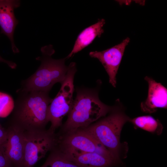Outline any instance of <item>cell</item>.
<instances>
[{"label": "cell", "instance_id": "6", "mask_svg": "<svg viewBox=\"0 0 167 167\" xmlns=\"http://www.w3.org/2000/svg\"><path fill=\"white\" fill-rule=\"evenodd\" d=\"M24 154L22 167H32L55 146V134L46 129L24 131Z\"/></svg>", "mask_w": 167, "mask_h": 167}, {"label": "cell", "instance_id": "11", "mask_svg": "<svg viewBox=\"0 0 167 167\" xmlns=\"http://www.w3.org/2000/svg\"><path fill=\"white\" fill-rule=\"evenodd\" d=\"M148 84V96L140 105L143 112L152 113L158 108L167 109V89L161 83L147 76L144 78Z\"/></svg>", "mask_w": 167, "mask_h": 167}, {"label": "cell", "instance_id": "2", "mask_svg": "<svg viewBox=\"0 0 167 167\" xmlns=\"http://www.w3.org/2000/svg\"><path fill=\"white\" fill-rule=\"evenodd\" d=\"M24 93L16 105L11 125L24 131L45 129L49 122L48 111L52 99L49 92L40 91Z\"/></svg>", "mask_w": 167, "mask_h": 167}, {"label": "cell", "instance_id": "7", "mask_svg": "<svg viewBox=\"0 0 167 167\" xmlns=\"http://www.w3.org/2000/svg\"><path fill=\"white\" fill-rule=\"evenodd\" d=\"M55 146L60 150H72L96 152L118 162L119 158L110 153L90 134L82 129L61 135H56Z\"/></svg>", "mask_w": 167, "mask_h": 167}, {"label": "cell", "instance_id": "10", "mask_svg": "<svg viewBox=\"0 0 167 167\" xmlns=\"http://www.w3.org/2000/svg\"><path fill=\"white\" fill-rule=\"evenodd\" d=\"M18 0H0V27L1 32L9 39L13 52L18 53L19 50L15 44L14 33L19 21L15 15V10L20 6Z\"/></svg>", "mask_w": 167, "mask_h": 167}, {"label": "cell", "instance_id": "13", "mask_svg": "<svg viewBox=\"0 0 167 167\" xmlns=\"http://www.w3.org/2000/svg\"><path fill=\"white\" fill-rule=\"evenodd\" d=\"M105 20L99 19L96 23L83 30L78 35L73 49L66 58L68 59L91 44L96 37H100L104 32L103 27Z\"/></svg>", "mask_w": 167, "mask_h": 167}, {"label": "cell", "instance_id": "8", "mask_svg": "<svg viewBox=\"0 0 167 167\" xmlns=\"http://www.w3.org/2000/svg\"><path fill=\"white\" fill-rule=\"evenodd\" d=\"M127 37L120 43L111 48L101 51H92L89 55L98 59L107 73L109 83L114 87L117 84L116 76L126 46L130 42Z\"/></svg>", "mask_w": 167, "mask_h": 167}, {"label": "cell", "instance_id": "19", "mask_svg": "<svg viewBox=\"0 0 167 167\" xmlns=\"http://www.w3.org/2000/svg\"><path fill=\"white\" fill-rule=\"evenodd\" d=\"M0 62H3L6 63L11 69H15L17 66V65L15 63L12 61L6 60L2 58L0 56Z\"/></svg>", "mask_w": 167, "mask_h": 167}, {"label": "cell", "instance_id": "14", "mask_svg": "<svg viewBox=\"0 0 167 167\" xmlns=\"http://www.w3.org/2000/svg\"><path fill=\"white\" fill-rule=\"evenodd\" d=\"M50 151L45 162L40 167H80L68 159L55 146Z\"/></svg>", "mask_w": 167, "mask_h": 167}, {"label": "cell", "instance_id": "15", "mask_svg": "<svg viewBox=\"0 0 167 167\" xmlns=\"http://www.w3.org/2000/svg\"><path fill=\"white\" fill-rule=\"evenodd\" d=\"M129 121L136 127L152 133L159 135L162 131L163 127L161 123L151 116H140Z\"/></svg>", "mask_w": 167, "mask_h": 167}, {"label": "cell", "instance_id": "16", "mask_svg": "<svg viewBox=\"0 0 167 167\" xmlns=\"http://www.w3.org/2000/svg\"><path fill=\"white\" fill-rule=\"evenodd\" d=\"M14 108V101L12 97L7 93L0 92V117L8 116Z\"/></svg>", "mask_w": 167, "mask_h": 167}, {"label": "cell", "instance_id": "20", "mask_svg": "<svg viewBox=\"0 0 167 167\" xmlns=\"http://www.w3.org/2000/svg\"><path fill=\"white\" fill-rule=\"evenodd\" d=\"M2 126L0 124V128L2 127Z\"/></svg>", "mask_w": 167, "mask_h": 167}, {"label": "cell", "instance_id": "5", "mask_svg": "<svg viewBox=\"0 0 167 167\" xmlns=\"http://www.w3.org/2000/svg\"><path fill=\"white\" fill-rule=\"evenodd\" d=\"M68 66L66 76L61 83L60 89L55 97L52 99L49 106L48 120L51 123L48 131L52 134L62 125L64 117L71 111L74 100V77L76 72L75 63L71 62Z\"/></svg>", "mask_w": 167, "mask_h": 167}, {"label": "cell", "instance_id": "1", "mask_svg": "<svg viewBox=\"0 0 167 167\" xmlns=\"http://www.w3.org/2000/svg\"><path fill=\"white\" fill-rule=\"evenodd\" d=\"M76 95L67 120L58 135L85 128L113 109L102 102L96 89L77 88Z\"/></svg>", "mask_w": 167, "mask_h": 167}, {"label": "cell", "instance_id": "4", "mask_svg": "<svg viewBox=\"0 0 167 167\" xmlns=\"http://www.w3.org/2000/svg\"><path fill=\"white\" fill-rule=\"evenodd\" d=\"M111 111L108 116L82 129L92 136L112 154L119 158L122 129L130 119L115 108Z\"/></svg>", "mask_w": 167, "mask_h": 167}, {"label": "cell", "instance_id": "9", "mask_svg": "<svg viewBox=\"0 0 167 167\" xmlns=\"http://www.w3.org/2000/svg\"><path fill=\"white\" fill-rule=\"evenodd\" d=\"M7 131L6 141L2 148L5 154L15 167H22L24 154V131L11 125Z\"/></svg>", "mask_w": 167, "mask_h": 167}, {"label": "cell", "instance_id": "3", "mask_svg": "<svg viewBox=\"0 0 167 167\" xmlns=\"http://www.w3.org/2000/svg\"><path fill=\"white\" fill-rule=\"evenodd\" d=\"M41 56L37 60L41 64L36 71L24 81L21 92L40 91L49 92L56 83H61L64 79L68 69L65 64L66 58L58 59L52 58L55 50L51 45L42 47Z\"/></svg>", "mask_w": 167, "mask_h": 167}, {"label": "cell", "instance_id": "17", "mask_svg": "<svg viewBox=\"0 0 167 167\" xmlns=\"http://www.w3.org/2000/svg\"><path fill=\"white\" fill-rule=\"evenodd\" d=\"M12 165L6 156L2 147L0 148V167H12Z\"/></svg>", "mask_w": 167, "mask_h": 167}, {"label": "cell", "instance_id": "18", "mask_svg": "<svg viewBox=\"0 0 167 167\" xmlns=\"http://www.w3.org/2000/svg\"><path fill=\"white\" fill-rule=\"evenodd\" d=\"M7 137V129L2 127L0 128V148L5 143Z\"/></svg>", "mask_w": 167, "mask_h": 167}, {"label": "cell", "instance_id": "12", "mask_svg": "<svg viewBox=\"0 0 167 167\" xmlns=\"http://www.w3.org/2000/svg\"><path fill=\"white\" fill-rule=\"evenodd\" d=\"M59 150L68 159L80 167H112L118 163L112 159L96 152Z\"/></svg>", "mask_w": 167, "mask_h": 167}]
</instances>
